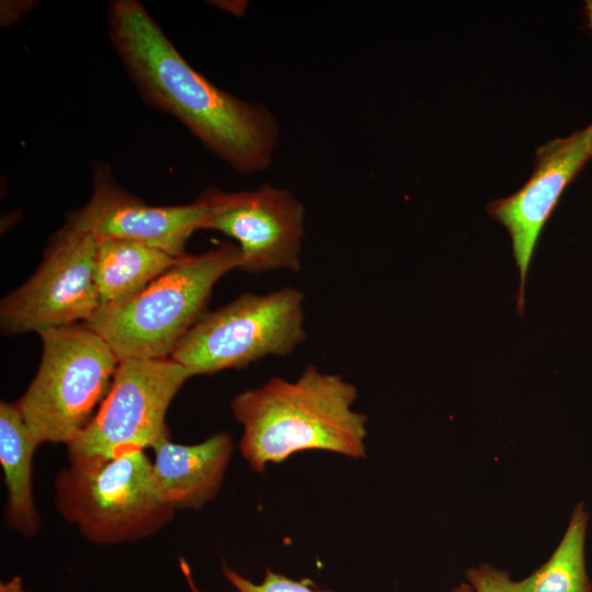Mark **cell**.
I'll use <instances>...</instances> for the list:
<instances>
[{
  "label": "cell",
  "instance_id": "obj_1",
  "mask_svg": "<svg viewBox=\"0 0 592 592\" xmlns=\"http://www.w3.org/2000/svg\"><path fill=\"white\" fill-rule=\"evenodd\" d=\"M107 22L111 42L145 102L173 115L235 172L270 167L280 127L266 106L221 90L196 71L139 1H111Z\"/></svg>",
  "mask_w": 592,
  "mask_h": 592
},
{
  "label": "cell",
  "instance_id": "obj_2",
  "mask_svg": "<svg viewBox=\"0 0 592 592\" xmlns=\"http://www.w3.org/2000/svg\"><path fill=\"white\" fill-rule=\"evenodd\" d=\"M356 398L353 384L311 364L296 380L273 377L242 391L230 403L241 455L257 473L308 449L364 457L367 417L353 410Z\"/></svg>",
  "mask_w": 592,
  "mask_h": 592
},
{
  "label": "cell",
  "instance_id": "obj_3",
  "mask_svg": "<svg viewBox=\"0 0 592 592\" xmlns=\"http://www.w3.org/2000/svg\"><path fill=\"white\" fill-rule=\"evenodd\" d=\"M237 244L221 243L197 255H184L134 297L100 307L86 322L118 361L170 358L190 329L206 312L215 284L239 269Z\"/></svg>",
  "mask_w": 592,
  "mask_h": 592
},
{
  "label": "cell",
  "instance_id": "obj_4",
  "mask_svg": "<svg viewBox=\"0 0 592 592\" xmlns=\"http://www.w3.org/2000/svg\"><path fill=\"white\" fill-rule=\"evenodd\" d=\"M55 506L96 545L145 539L167 525L174 510L158 497L144 449L70 460L54 481Z\"/></svg>",
  "mask_w": 592,
  "mask_h": 592
},
{
  "label": "cell",
  "instance_id": "obj_5",
  "mask_svg": "<svg viewBox=\"0 0 592 592\" xmlns=\"http://www.w3.org/2000/svg\"><path fill=\"white\" fill-rule=\"evenodd\" d=\"M38 334L43 342L38 371L16 405L41 444L67 446L93 418L119 361L84 323Z\"/></svg>",
  "mask_w": 592,
  "mask_h": 592
},
{
  "label": "cell",
  "instance_id": "obj_6",
  "mask_svg": "<svg viewBox=\"0 0 592 592\" xmlns=\"http://www.w3.org/2000/svg\"><path fill=\"white\" fill-rule=\"evenodd\" d=\"M303 301L304 294L294 287L243 294L205 312L170 358L194 376L242 368L265 356H286L306 339Z\"/></svg>",
  "mask_w": 592,
  "mask_h": 592
},
{
  "label": "cell",
  "instance_id": "obj_7",
  "mask_svg": "<svg viewBox=\"0 0 592 592\" xmlns=\"http://www.w3.org/2000/svg\"><path fill=\"white\" fill-rule=\"evenodd\" d=\"M190 373L172 358L121 360L111 387L88 425L67 445L68 457H112L153 447L170 436L166 414Z\"/></svg>",
  "mask_w": 592,
  "mask_h": 592
},
{
  "label": "cell",
  "instance_id": "obj_8",
  "mask_svg": "<svg viewBox=\"0 0 592 592\" xmlns=\"http://www.w3.org/2000/svg\"><path fill=\"white\" fill-rule=\"evenodd\" d=\"M96 246V237L67 224L55 234L36 272L1 300L2 332L41 333L88 321L101 306Z\"/></svg>",
  "mask_w": 592,
  "mask_h": 592
},
{
  "label": "cell",
  "instance_id": "obj_9",
  "mask_svg": "<svg viewBox=\"0 0 592 592\" xmlns=\"http://www.w3.org/2000/svg\"><path fill=\"white\" fill-rule=\"evenodd\" d=\"M202 195L208 205L202 229L238 242L240 270H300L305 207L289 190L264 184L239 192L207 189Z\"/></svg>",
  "mask_w": 592,
  "mask_h": 592
},
{
  "label": "cell",
  "instance_id": "obj_10",
  "mask_svg": "<svg viewBox=\"0 0 592 592\" xmlns=\"http://www.w3.org/2000/svg\"><path fill=\"white\" fill-rule=\"evenodd\" d=\"M92 183L91 198L66 224L96 238L139 241L181 258L208 213L202 194L191 204L148 205L119 186L102 162L93 166Z\"/></svg>",
  "mask_w": 592,
  "mask_h": 592
},
{
  "label": "cell",
  "instance_id": "obj_11",
  "mask_svg": "<svg viewBox=\"0 0 592 592\" xmlns=\"http://www.w3.org/2000/svg\"><path fill=\"white\" fill-rule=\"evenodd\" d=\"M592 158V124L570 136L553 139L536 151L534 170L514 194L488 205L491 217L510 234L520 275L517 310L523 312L525 283L538 237L561 194Z\"/></svg>",
  "mask_w": 592,
  "mask_h": 592
},
{
  "label": "cell",
  "instance_id": "obj_12",
  "mask_svg": "<svg viewBox=\"0 0 592 592\" xmlns=\"http://www.w3.org/2000/svg\"><path fill=\"white\" fill-rule=\"evenodd\" d=\"M152 451V480L159 499L174 511L196 510L218 494L234 444L228 433L219 432L191 445L168 436Z\"/></svg>",
  "mask_w": 592,
  "mask_h": 592
},
{
  "label": "cell",
  "instance_id": "obj_13",
  "mask_svg": "<svg viewBox=\"0 0 592 592\" xmlns=\"http://www.w3.org/2000/svg\"><path fill=\"white\" fill-rule=\"evenodd\" d=\"M41 443L16 402L0 403V465L7 489L4 519L20 535L32 537L41 526L33 497V457Z\"/></svg>",
  "mask_w": 592,
  "mask_h": 592
},
{
  "label": "cell",
  "instance_id": "obj_14",
  "mask_svg": "<svg viewBox=\"0 0 592 592\" xmlns=\"http://www.w3.org/2000/svg\"><path fill=\"white\" fill-rule=\"evenodd\" d=\"M96 239L94 278L100 307L134 297L183 258L129 239Z\"/></svg>",
  "mask_w": 592,
  "mask_h": 592
},
{
  "label": "cell",
  "instance_id": "obj_15",
  "mask_svg": "<svg viewBox=\"0 0 592 592\" xmlns=\"http://www.w3.org/2000/svg\"><path fill=\"white\" fill-rule=\"evenodd\" d=\"M588 513L579 503L550 558L527 578L515 582L519 592H591L585 570Z\"/></svg>",
  "mask_w": 592,
  "mask_h": 592
},
{
  "label": "cell",
  "instance_id": "obj_16",
  "mask_svg": "<svg viewBox=\"0 0 592 592\" xmlns=\"http://www.w3.org/2000/svg\"><path fill=\"white\" fill-rule=\"evenodd\" d=\"M223 572L237 592H333L318 589L308 579L293 580L269 569L260 583L250 581L228 566L223 567Z\"/></svg>",
  "mask_w": 592,
  "mask_h": 592
},
{
  "label": "cell",
  "instance_id": "obj_17",
  "mask_svg": "<svg viewBox=\"0 0 592 592\" xmlns=\"http://www.w3.org/2000/svg\"><path fill=\"white\" fill-rule=\"evenodd\" d=\"M466 578L475 592H519L506 571L486 563L470 568Z\"/></svg>",
  "mask_w": 592,
  "mask_h": 592
},
{
  "label": "cell",
  "instance_id": "obj_18",
  "mask_svg": "<svg viewBox=\"0 0 592 592\" xmlns=\"http://www.w3.org/2000/svg\"><path fill=\"white\" fill-rule=\"evenodd\" d=\"M0 592H29L23 584V580L15 576L7 581H1Z\"/></svg>",
  "mask_w": 592,
  "mask_h": 592
},
{
  "label": "cell",
  "instance_id": "obj_19",
  "mask_svg": "<svg viewBox=\"0 0 592 592\" xmlns=\"http://www.w3.org/2000/svg\"><path fill=\"white\" fill-rule=\"evenodd\" d=\"M180 568L182 570V573L187 582V585L191 592H203L202 590L197 588L196 583L194 582L190 565L183 558L180 559Z\"/></svg>",
  "mask_w": 592,
  "mask_h": 592
},
{
  "label": "cell",
  "instance_id": "obj_20",
  "mask_svg": "<svg viewBox=\"0 0 592 592\" xmlns=\"http://www.w3.org/2000/svg\"><path fill=\"white\" fill-rule=\"evenodd\" d=\"M587 18L589 26L592 30V0H589L585 4Z\"/></svg>",
  "mask_w": 592,
  "mask_h": 592
},
{
  "label": "cell",
  "instance_id": "obj_21",
  "mask_svg": "<svg viewBox=\"0 0 592 592\" xmlns=\"http://www.w3.org/2000/svg\"><path fill=\"white\" fill-rule=\"evenodd\" d=\"M453 592H475V590L473 589L470 584L462 583L460 585L455 588Z\"/></svg>",
  "mask_w": 592,
  "mask_h": 592
}]
</instances>
